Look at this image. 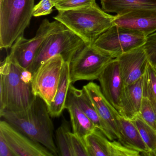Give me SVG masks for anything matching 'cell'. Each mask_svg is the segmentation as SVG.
<instances>
[{
  "mask_svg": "<svg viewBox=\"0 0 156 156\" xmlns=\"http://www.w3.org/2000/svg\"><path fill=\"white\" fill-rule=\"evenodd\" d=\"M0 75V112H19L29 107L36 97L32 86L33 74L8 55L1 63Z\"/></svg>",
  "mask_w": 156,
  "mask_h": 156,
  "instance_id": "7a4b0ae2",
  "label": "cell"
},
{
  "mask_svg": "<svg viewBox=\"0 0 156 156\" xmlns=\"http://www.w3.org/2000/svg\"><path fill=\"white\" fill-rule=\"evenodd\" d=\"M119 120L121 139L119 141L127 147L140 151L141 155L149 156V151L133 121L120 116Z\"/></svg>",
  "mask_w": 156,
  "mask_h": 156,
  "instance_id": "ac0fdd59",
  "label": "cell"
},
{
  "mask_svg": "<svg viewBox=\"0 0 156 156\" xmlns=\"http://www.w3.org/2000/svg\"><path fill=\"white\" fill-rule=\"evenodd\" d=\"M102 9L107 13L121 14L137 9L156 10V0H100Z\"/></svg>",
  "mask_w": 156,
  "mask_h": 156,
  "instance_id": "ffe728a7",
  "label": "cell"
},
{
  "mask_svg": "<svg viewBox=\"0 0 156 156\" xmlns=\"http://www.w3.org/2000/svg\"><path fill=\"white\" fill-rule=\"evenodd\" d=\"M114 25L148 36L156 32V10L137 9L116 14Z\"/></svg>",
  "mask_w": 156,
  "mask_h": 156,
  "instance_id": "4fadbf2b",
  "label": "cell"
},
{
  "mask_svg": "<svg viewBox=\"0 0 156 156\" xmlns=\"http://www.w3.org/2000/svg\"><path fill=\"white\" fill-rule=\"evenodd\" d=\"M53 2H55V1H56V0H52Z\"/></svg>",
  "mask_w": 156,
  "mask_h": 156,
  "instance_id": "4dcf8cb0",
  "label": "cell"
},
{
  "mask_svg": "<svg viewBox=\"0 0 156 156\" xmlns=\"http://www.w3.org/2000/svg\"><path fill=\"white\" fill-rule=\"evenodd\" d=\"M138 115L148 125L156 130V108L146 98H142Z\"/></svg>",
  "mask_w": 156,
  "mask_h": 156,
  "instance_id": "d4e9b609",
  "label": "cell"
},
{
  "mask_svg": "<svg viewBox=\"0 0 156 156\" xmlns=\"http://www.w3.org/2000/svg\"><path fill=\"white\" fill-rule=\"evenodd\" d=\"M53 7H55V2L52 0H41L34 6L33 15L34 17H38L49 15L52 12Z\"/></svg>",
  "mask_w": 156,
  "mask_h": 156,
  "instance_id": "f1b7e54d",
  "label": "cell"
},
{
  "mask_svg": "<svg viewBox=\"0 0 156 156\" xmlns=\"http://www.w3.org/2000/svg\"><path fill=\"white\" fill-rule=\"evenodd\" d=\"M64 62L62 55H56L42 64L33 74V94L42 98L48 106L56 95Z\"/></svg>",
  "mask_w": 156,
  "mask_h": 156,
  "instance_id": "ba28073f",
  "label": "cell"
},
{
  "mask_svg": "<svg viewBox=\"0 0 156 156\" xmlns=\"http://www.w3.org/2000/svg\"><path fill=\"white\" fill-rule=\"evenodd\" d=\"M142 95L156 108V69L149 62L143 76Z\"/></svg>",
  "mask_w": 156,
  "mask_h": 156,
  "instance_id": "cb8c5ba5",
  "label": "cell"
},
{
  "mask_svg": "<svg viewBox=\"0 0 156 156\" xmlns=\"http://www.w3.org/2000/svg\"><path fill=\"white\" fill-rule=\"evenodd\" d=\"M55 21L43 20L33 38L25 39L22 34L11 47L9 57L12 61L24 69H29L43 42L55 25Z\"/></svg>",
  "mask_w": 156,
  "mask_h": 156,
  "instance_id": "9c48e42d",
  "label": "cell"
},
{
  "mask_svg": "<svg viewBox=\"0 0 156 156\" xmlns=\"http://www.w3.org/2000/svg\"><path fill=\"white\" fill-rule=\"evenodd\" d=\"M0 116L22 133L50 150L55 156L59 155L48 106L40 97L36 96L30 105L24 110L16 112L4 110L0 112Z\"/></svg>",
  "mask_w": 156,
  "mask_h": 156,
  "instance_id": "6da1fadb",
  "label": "cell"
},
{
  "mask_svg": "<svg viewBox=\"0 0 156 156\" xmlns=\"http://www.w3.org/2000/svg\"><path fill=\"white\" fill-rule=\"evenodd\" d=\"M98 80L103 95L119 114L123 117L121 98L125 86L116 58L107 65Z\"/></svg>",
  "mask_w": 156,
  "mask_h": 156,
  "instance_id": "8fae6325",
  "label": "cell"
},
{
  "mask_svg": "<svg viewBox=\"0 0 156 156\" xmlns=\"http://www.w3.org/2000/svg\"><path fill=\"white\" fill-rule=\"evenodd\" d=\"M83 139L89 156H111V140L97 128Z\"/></svg>",
  "mask_w": 156,
  "mask_h": 156,
  "instance_id": "44dd1931",
  "label": "cell"
},
{
  "mask_svg": "<svg viewBox=\"0 0 156 156\" xmlns=\"http://www.w3.org/2000/svg\"><path fill=\"white\" fill-rule=\"evenodd\" d=\"M132 120L149 151V156H156V130L145 122L139 115Z\"/></svg>",
  "mask_w": 156,
  "mask_h": 156,
  "instance_id": "603a6c76",
  "label": "cell"
},
{
  "mask_svg": "<svg viewBox=\"0 0 156 156\" xmlns=\"http://www.w3.org/2000/svg\"><path fill=\"white\" fill-rule=\"evenodd\" d=\"M143 76L124 87L121 98L123 117L133 120L139 114L143 98Z\"/></svg>",
  "mask_w": 156,
  "mask_h": 156,
  "instance_id": "2e32d148",
  "label": "cell"
},
{
  "mask_svg": "<svg viewBox=\"0 0 156 156\" xmlns=\"http://www.w3.org/2000/svg\"><path fill=\"white\" fill-rule=\"evenodd\" d=\"M0 156H17L2 133H0Z\"/></svg>",
  "mask_w": 156,
  "mask_h": 156,
  "instance_id": "f546056e",
  "label": "cell"
},
{
  "mask_svg": "<svg viewBox=\"0 0 156 156\" xmlns=\"http://www.w3.org/2000/svg\"><path fill=\"white\" fill-rule=\"evenodd\" d=\"M0 133L17 156H54L39 142L22 133L6 120L0 121Z\"/></svg>",
  "mask_w": 156,
  "mask_h": 156,
  "instance_id": "30bf717a",
  "label": "cell"
},
{
  "mask_svg": "<svg viewBox=\"0 0 156 156\" xmlns=\"http://www.w3.org/2000/svg\"><path fill=\"white\" fill-rule=\"evenodd\" d=\"M65 109L70 114L73 132L75 134L83 138L97 128L78 105L70 90L66 102Z\"/></svg>",
  "mask_w": 156,
  "mask_h": 156,
  "instance_id": "9a60e30c",
  "label": "cell"
},
{
  "mask_svg": "<svg viewBox=\"0 0 156 156\" xmlns=\"http://www.w3.org/2000/svg\"><path fill=\"white\" fill-rule=\"evenodd\" d=\"M69 90L73 93L78 105L94 123L96 127L100 129L109 140L111 141L116 140L99 116L85 91L83 88L82 89L76 88L72 84L70 85Z\"/></svg>",
  "mask_w": 156,
  "mask_h": 156,
  "instance_id": "e0dca14e",
  "label": "cell"
},
{
  "mask_svg": "<svg viewBox=\"0 0 156 156\" xmlns=\"http://www.w3.org/2000/svg\"><path fill=\"white\" fill-rule=\"evenodd\" d=\"M34 0H0V48H11L29 26Z\"/></svg>",
  "mask_w": 156,
  "mask_h": 156,
  "instance_id": "5b68a950",
  "label": "cell"
},
{
  "mask_svg": "<svg viewBox=\"0 0 156 156\" xmlns=\"http://www.w3.org/2000/svg\"><path fill=\"white\" fill-rule=\"evenodd\" d=\"M115 16L104 11L95 3L76 9L58 11L53 18L73 32L85 44H93L114 25Z\"/></svg>",
  "mask_w": 156,
  "mask_h": 156,
  "instance_id": "3957f363",
  "label": "cell"
},
{
  "mask_svg": "<svg viewBox=\"0 0 156 156\" xmlns=\"http://www.w3.org/2000/svg\"><path fill=\"white\" fill-rule=\"evenodd\" d=\"M69 136L74 156H89L83 138L71 131Z\"/></svg>",
  "mask_w": 156,
  "mask_h": 156,
  "instance_id": "83f0119b",
  "label": "cell"
},
{
  "mask_svg": "<svg viewBox=\"0 0 156 156\" xmlns=\"http://www.w3.org/2000/svg\"><path fill=\"white\" fill-rule=\"evenodd\" d=\"M68 62H65L61 73L59 85L53 101L48 110L51 117H58L65 109L66 98L72 83L70 74V66Z\"/></svg>",
  "mask_w": 156,
  "mask_h": 156,
  "instance_id": "d6986e66",
  "label": "cell"
},
{
  "mask_svg": "<svg viewBox=\"0 0 156 156\" xmlns=\"http://www.w3.org/2000/svg\"><path fill=\"white\" fill-rule=\"evenodd\" d=\"M116 58L118 62L120 75L125 86L142 77L149 62L142 46L123 54Z\"/></svg>",
  "mask_w": 156,
  "mask_h": 156,
  "instance_id": "5bb4252c",
  "label": "cell"
},
{
  "mask_svg": "<svg viewBox=\"0 0 156 156\" xmlns=\"http://www.w3.org/2000/svg\"><path fill=\"white\" fill-rule=\"evenodd\" d=\"M85 45L84 42L79 36L56 20L55 25L43 42L28 70L33 74L42 64L57 55H62L65 62L70 63Z\"/></svg>",
  "mask_w": 156,
  "mask_h": 156,
  "instance_id": "277c9868",
  "label": "cell"
},
{
  "mask_svg": "<svg viewBox=\"0 0 156 156\" xmlns=\"http://www.w3.org/2000/svg\"><path fill=\"white\" fill-rule=\"evenodd\" d=\"M115 58L112 54L93 44H85L69 63L71 83L98 80L105 67Z\"/></svg>",
  "mask_w": 156,
  "mask_h": 156,
  "instance_id": "8992f818",
  "label": "cell"
},
{
  "mask_svg": "<svg viewBox=\"0 0 156 156\" xmlns=\"http://www.w3.org/2000/svg\"><path fill=\"white\" fill-rule=\"evenodd\" d=\"M142 47L150 63L156 69V32L147 36Z\"/></svg>",
  "mask_w": 156,
  "mask_h": 156,
  "instance_id": "4316f807",
  "label": "cell"
},
{
  "mask_svg": "<svg viewBox=\"0 0 156 156\" xmlns=\"http://www.w3.org/2000/svg\"><path fill=\"white\" fill-rule=\"evenodd\" d=\"M96 0H59L55 2V7L58 11L76 9L90 6Z\"/></svg>",
  "mask_w": 156,
  "mask_h": 156,
  "instance_id": "484cf974",
  "label": "cell"
},
{
  "mask_svg": "<svg viewBox=\"0 0 156 156\" xmlns=\"http://www.w3.org/2000/svg\"><path fill=\"white\" fill-rule=\"evenodd\" d=\"M146 39L147 36L141 33L113 25L101 34L93 44L112 54L116 58L123 54L142 47Z\"/></svg>",
  "mask_w": 156,
  "mask_h": 156,
  "instance_id": "52a82bcc",
  "label": "cell"
},
{
  "mask_svg": "<svg viewBox=\"0 0 156 156\" xmlns=\"http://www.w3.org/2000/svg\"><path fill=\"white\" fill-rule=\"evenodd\" d=\"M83 88L88 95L103 122L119 141L121 139L120 115L103 95L100 86L91 82L83 86Z\"/></svg>",
  "mask_w": 156,
  "mask_h": 156,
  "instance_id": "7c38bea8",
  "label": "cell"
},
{
  "mask_svg": "<svg viewBox=\"0 0 156 156\" xmlns=\"http://www.w3.org/2000/svg\"><path fill=\"white\" fill-rule=\"evenodd\" d=\"M70 131V123L63 117L61 126L55 131V141L59 155L74 156L69 136Z\"/></svg>",
  "mask_w": 156,
  "mask_h": 156,
  "instance_id": "7402d4cb",
  "label": "cell"
}]
</instances>
